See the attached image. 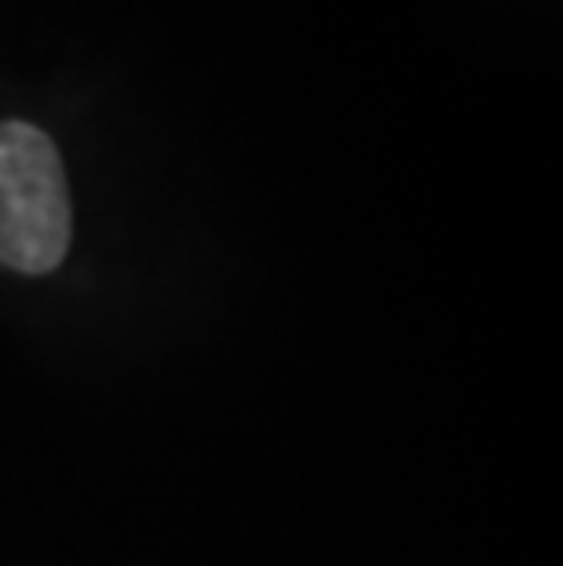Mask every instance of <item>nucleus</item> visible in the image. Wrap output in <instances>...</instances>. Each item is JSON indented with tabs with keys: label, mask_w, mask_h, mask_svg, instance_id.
<instances>
[{
	"label": "nucleus",
	"mask_w": 563,
	"mask_h": 566,
	"mask_svg": "<svg viewBox=\"0 0 563 566\" xmlns=\"http://www.w3.org/2000/svg\"><path fill=\"white\" fill-rule=\"evenodd\" d=\"M70 190L55 143L38 125H0V263L48 274L70 249Z\"/></svg>",
	"instance_id": "obj_1"
}]
</instances>
